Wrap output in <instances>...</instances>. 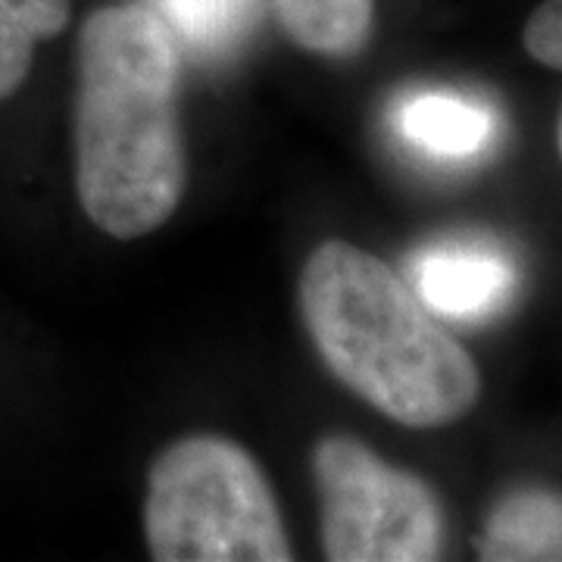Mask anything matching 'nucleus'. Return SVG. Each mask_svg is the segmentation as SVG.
Masks as SVG:
<instances>
[{
  "mask_svg": "<svg viewBox=\"0 0 562 562\" xmlns=\"http://www.w3.org/2000/svg\"><path fill=\"white\" fill-rule=\"evenodd\" d=\"M179 81V44L150 7H101L81 22L76 191L120 241L157 232L184 194Z\"/></svg>",
  "mask_w": 562,
  "mask_h": 562,
  "instance_id": "obj_1",
  "label": "nucleus"
},
{
  "mask_svg": "<svg viewBox=\"0 0 562 562\" xmlns=\"http://www.w3.org/2000/svg\"><path fill=\"white\" fill-rule=\"evenodd\" d=\"M301 313L331 375L387 419L441 428L482 394L475 360L419 294L357 244H319L301 276Z\"/></svg>",
  "mask_w": 562,
  "mask_h": 562,
  "instance_id": "obj_2",
  "label": "nucleus"
},
{
  "mask_svg": "<svg viewBox=\"0 0 562 562\" xmlns=\"http://www.w3.org/2000/svg\"><path fill=\"white\" fill-rule=\"evenodd\" d=\"M144 535L160 562H288L276 491L241 443L191 435L150 465Z\"/></svg>",
  "mask_w": 562,
  "mask_h": 562,
  "instance_id": "obj_3",
  "label": "nucleus"
},
{
  "mask_svg": "<svg viewBox=\"0 0 562 562\" xmlns=\"http://www.w3.org/2000/svg\"><path fill=\"white\" fill-rule=\"evenodd\" d=\"M322 550L331 562H428L441 557L443 513L419 475L347 435L313 447Z\"/></svg>",
  "mask_w": 562,
  "mask_h": 562,
  "instance_id": "obj_4",
  "label": "nucleus"
},
{
  "mask_svg": "<svg viewBox=\"0 0 562 562\" xmlns=\"http://www.w3.org/2000/svg\"><path fill=\"white\" fill-rule=\"evenodd\" d=\"M409 288L443 319L479 322L513 297L516 266L494 244L441 241L409 260Z\"/></svg>",
  "mask_w": 562,
  "mask_h": 562,
  "instance_id": "obj_5",
  "label": "nucleus"
},
{
  "mask_svg": "<svg viewBox=\"0 0 562 562\" xmlns=\"http://www.w3.org/2000/svg\"><path fill=\"white\" fill-rule=\"evenodd\" d=\"M397 132L428 160L465 162L494 144L497 113L465 94L422 91L397 106Z\"/></svg>",
  "mask_w": 562,
  "mask_h": 562,
  "instance_id": "obj_6",
  "label": "nucleus"
},
{
  "mask_svg": "<svg viewBox=\"0 0 562 562\" xmlns=\"http://www.w3.org/2000/svg\"><path fill=\"white\" fill-rule=\"evenodd\" d=\"M475 547L487 562L562 560V494L547 487L506 494L487 513Z\"/></svg>",
  "mask_w": 562,
  "mask_h": 562,
  "instance_id": "obj_7",
  "label": "nucleus"
},
{
  "mask_svg": "<svg viewBox=\"0 0 562 562\" xmlns=\"http://www.w3.org/2000/svg\"><path fill=\"white\" fill-rule=\"evenodd\" d=\"M272 7L301 50L331 60L357 57L375 22V0H272Z\"/></svg>",
  "mask_w": 562,
  "mask_h": 562,
  "instance_id": "obj_8",
  "label": "nucleus"
},
{
  "mask_svg": "<svg viewBox=\"0 0 562 562\" xmlns=\"http://www.w3.org/2000/svg\"><path fill=\"white\" fill-rule=\"evenodd\" d=\"M150 10L179 47L198 57H222L254 29L260 0H150Z\"/></svg>",
  "mask_w": 562,
  "mask_h": 562,
  "instance_id": "obj_9",
  "label": "nucleus"
},
{
  "mask_svg": "<svg viewBox=\"0 0 562 562\" xmlns=\"http://www.w3.org/2000/svg\"><path fill=\"white\" fill-rule=\"evenodd\" d=\"M72 0H0V101L13 98L35 63L41 41L69 25Z\"/></svg>",
  "mask_w": 562,
  "mask_h": 562,
  "instance_id": "obj_10",
  "label": "nucleus"
},
{
  "mask_svg": "<svg viewBox=\"0 0 562 562\" xmlns=\"http://www.w3.org/2000/svg\"><path fill=\"white\" fill-rule=\"evenodd\" d=\"M522 41L535 60L562 72V0H543L525 22Z\"/></svg>",
  "mask_w": 562,
  "mask_h": 562,
  "instance_id": "obj_11",
  "label": "nucleus"
},
{
  "mask_svg": "<svg viewBox=\"0 0 562 562\" xmlns=\"http://www.w3.org/2000/svg\"><path fill=\"white\" fill-rule=\"evenodd\" d=\"M560 154H562V116H560Z\"/></svg>",
  "mask_w": 562,
  "mask_h": 562,
  "instance_id": "obj_12",
  "label": "nucleus"
}]
</instances>
